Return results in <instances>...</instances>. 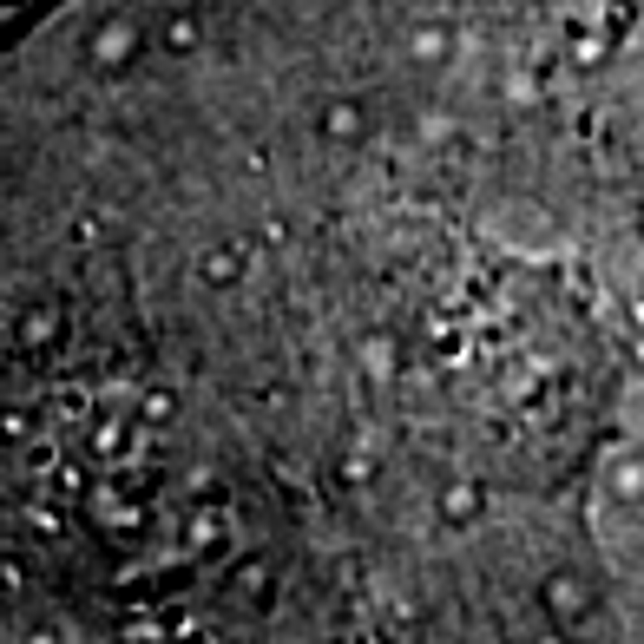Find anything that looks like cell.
I'll return each instance as SVG.
<instances>
[{"mask_svg":"<svg viewBox=\"0 0 644 644\" xmlns=\"http://www.w3.org/2000/svg\"><path fill=\"white\" fill-rule=\"evenodd\" d=\"M546 605H552L559 618H585V612H592V585L572 579V572H559V579L546 585Z\"/></svg>","mask_w":644,"mask_h":644,"instance_id":"6da1fadb","label":"cell"},{"mask_svg":"<svg viewBox=\"0 0 644 644\" xmlns=\"http://www.w3.org/2000/svg\"><path fill=\"white\" fill-rule=\"evenodd\" d=\"M132 46H139V33H132V27H99V33H93V60H99V66H118Z\"/></svg>","mask_w":644,"mask_h":644,"instance_id":"7a4b0ae2","label":"cell"},{"mask_svg":"<svg viewBox=\"0 0 644 644\" xmlns=\"http://www.w3.org/2000/svg\"><path fill=\"white\" fill-rule=\"evenodd\" d=\"M473 506H480V494H467V487H454V494H447V519H473Z\"/></svg>","mask_w":644,"mask_h":644,"instance_id":"3957f363","label":"cell"},{"mask_svg":"<svg viewBox=\"0 0 644 644\" xmlns=\"http://www.w3.org/2000/svg\"><path fill=\"white\" fill-rule=\"evenodd\" d=\"M205 277H217V283H230V277H237V257H205Z\"/></svg>","mask_w":644,"mask_h":644,"instance_id":"277c9868","label":"cell"}]
</instances>
